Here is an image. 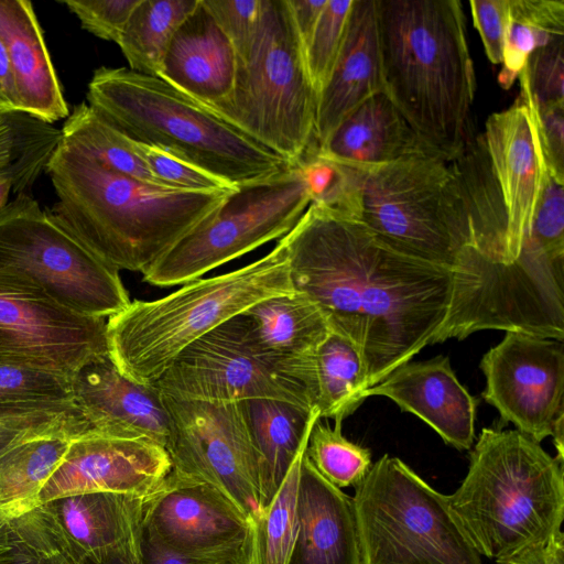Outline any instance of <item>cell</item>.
I'll list each match as a JSON object with an SVG mask.
<instances>
[{
	"mask_svg": "<svg viewBox=\"0 0 564 564\" xmlns=\"http://www.w3.org/2000/svg\"><path fill=\"white\" fill-rule=\"evenodd\" d=\"M280 241L294 291L359 348L369 388L429 345L517 330L482 281L406 254L319 200Z\"/></svg>",
	"mask_w": 564,
	"mask_h": 564,
	"instance_id": "1",
	"label": "cell"
},
{
	"mask_svg": "<svg viewBox=\"0 0 564 564\" xmlns=\"http://www.w3.org/2000/svg\"><path fill=\"white\" fill-rule=\"evenodd\" d=\"M327 164L330 180L314 200L347 214L406 254L482 281L520 326L523 271L494 264L477 251L451 162L420 153L372 167Z\"/></svg>",
	"mask_w": 564,
	"mask_h": 564,
	"instance_id": "2",
	"label": "cell"
},
{
	"mask_svg": "<svg viewBox=\"0 0 564 564\" xmlns=\"http://www.w3.org/2000/svg\"><path fill=\"white\" fill-rule=\"evenodd\" d=\"M45 172L57 196L48 209L53 217L106 263L139 272L234 191L197 193L147 184L106 167L62 139Z\"/></svg>",
	"mask_w": 564,
	"mask_h": 564,
	"instance_id": "3",
	"label": "cell"
},
{
	"mask_svg": "<svg viewBox=\"0 0 564 564\" xmlns=\"http://www.w3.org/2000/svg\"><path fill=\"white\" fill-rule=\"evenodd\" d=\"M384 93L422 141L451 162L464 148L476 80L457 0H378Z\"/></svg>",
	"mask_w": 564,
	"mask_h": 564,
	"instance_id": "4",
	"label": "cell"
},
{
	"mask_svg": "<svg viewBox=\"0 0 564 564\" xmlns=\"http://www.w3.org/2000/svg\"><path fill=\"white\" fill-rule=\"evenodd\" d=\"M448 508L479 555L511 556L561 531L563 463L518 430L484 427Z\"/></svg>",
	"mask_w": 564,
	"mask_h": 564,
	"instance_id": "5",
	"label": "cell"
},
{
	"mask_svg": "<svg viewBox=\"0 0 564 564\" xmlns=\"http://www.w3.org/2000/svg\"><path fill=\"white\" fill-rule=\"evenodd\" d=\"M86 97L90 108L131 140L169 150L232 187L292 166L160 77L101 66Z\"/></svg>",
	"mask_w": 564,
	"mask_h": 564,
	"instance_id": "6",
	"label": "cell"
},
{
	"mask_svg": "<svg viewBox=\"0 0 564 564\" xmlns=\"http://www.w3.org/2000/svg\"><path fill=\"white\" fill-rule=\"evenodd\" d=\"M294 292L281 241L257 261L185 283L153 301H131L107 319L108 354L119 371L153 383L188 345L254 303Z\"/></svg>",
	"mask_w": 564,
	"mask_h": 564,
	"instance_id": "7",
	"label": "cell"
},
{
	"mask_svg": "<svg viewBox=\"0 0 564 564\" xmlns=\"http://www.w3.org/2000/svg\"><path fill=\"white\" fill-rule=\"evenodd\" d=\"M477 251L494 264L521 267L557 295L563 292L520 259L540 194L544 164L529 108L519 98L490 115L451 161Z\"/></svg>",
	"mask_w": 564,
	"mask_h": 564,
	"instance_id": "8",
	"label": "cell"
},
{
	"mask_svg": "<svg viewBox=\"0 0 564 564\" xmlns=\"http://www.w3.org/2000/svg\"><path fill=\"white\" fill-rule=\"evenodd\" d=\"M317 94L286 0H263L252 45L229 97L207 108L290 165L306 161Z\"/></svg>",
	"mask_w": 564,
	"mask_h": 564,
	"instance_id": "9",
	"label": "cell"
},
{
	"mask_svg": "<svg viewBox=\"0 0 564 564\" xmlns=\"http://www.w3.org/2000/svg\"><path fill=\"white\" fill-rule=\"evenodd\" d=\"M364 564H481L448 508L398 457L371 465L352 497Z\"/></svg>",
	"mask_w": 564,
	"mask_h": 564,
	"instance_id": "10",
	"label": "cell"
},
{
	"mask_svg": "<svg viewBox=\"0 0 564 564\" xmlns=\"http://www.w3.org/2000/svg\"><path fill=\"white\" fill-rule=\"evenodd\" d=\"M315 197L307 162L239 186L144 270L143 281L172 286L200 279L208 271L285 236Z\"/></svg>",
	"mask_w": 564,
	"mask_h": 564,
	"instance_id": "11",
	"label": "cell"
},
{
	"mask_svg": "<svg viewBox=\"0 0 564 564\" xmlns=\"http://www.w3.org/2000/svg\"><path fill=\"white\" fill-rule=\"evenodd\" d=\"M0 271L18 273L61 305L109 318L129 304L119 270L42 209L29 193L0 208Z\"/></svg>",
	"mask_w": 564,
	"mask_h": 564,
	"instance_id": "12",
	"label": "cell"
},
{
	"mask_svg": "<svg viewBox=\"0 0 564 564\" xmlns=\"http://www.w3.org/2000/svg\"><path fill=\"white\" fill-rule=\"evenodd\" d=\"M163 397L171 419L165 449L172 473L215 488L252 525L263 512L260 463L241 402Z\"/></svg>",
	"mask_w": 564,
	"mask_h": 564,
	"instance_id": "13",
	"label": "cell"
},
{
	"mask_svg": "<svg viewBox=\"0 0 564 564\" xmlns=\"http://www.w3.org/2000/svg\"><path fill=\"white\" fill-rule=\"evenodd\" d=\"M107 354V318L78 314L29 279L0 271V364L72 379Z\"/></svg>",
	"mask_w": 564,
	"mask_h": 564,
	"instance_id": "14",
	"label": "cell"
},
{
	"mask_svg": "<svg viewBox=\"0 0 564 564\" xmlns=\"http://www.w3.org/2000/svg\"><path fill=\"white\" fill-rule=\"evenodd\" d=\"M153 384L163 394L183 400L276 399L315 406L306 386L253 352L228 322L182 350Z\"/></svg>",
	"mask_w": 564,
	"mask_h": 564,
	"instance_id": "15",
	"label": "cell"
},
{
	"mask_svg": "<svg viewBox=\"0 0 564 564\" xmlns=\"http://www.w3.org/2000/svg\"><path fill=\"white\" fill-rule=\"evenodd\" d=\"M482 398L506 423L540 443L564 416V345L527 332L507 330L481 358Z\"/></svg>",
	"mask_w": 564,
	"mask_h": 564,
	"instance_id": "16",
	"label": "cell"
},
{
	"mask_svg": "<svg viewBox=\"0 0 564 564\" xmlns=\"http://www.w3.org/2000/svg\"><path fill=\"white\" fill-rule=\"evenodd\" d=\"M144 532L183 557L250 563L251 523L218 490L172 470L149 506Z\"/></svg>",
	"mask_w": 564,
	"mask_h": 564,
	"instance_id": "17",
	"label": "cell"
},
{
	"mask_svg": "<svg viewBox=\"0 0 564 564\" xmlns=\"http://www.w3.org/2000/svg\"><path fill=\"white\" fill-rule=\"evenodd\" d=\"M171 470L166 449L151 440L87 433L69 442L40 492V503L89 492L152 495Z\"/></svg>",
	"mask_w": 564,
	"mask_h": 564,
	"instance_id": "18",
	"label": "cell"
},
{
	"mask_svg": "<svg viewBox=\"0 0 564 564\" xmlns=\"http://www.w3.org/2000/svg\"><path fill=\"white\" fill-rule=\"evenodd\" d=\"M73 402L90 433L148 438L165 448L171 419L163 393L153 383L122 375L109 354L84 365L72 378Z\"/></svg>",
	"mask_w": 564,
	"mask_h": 564,
	"instance_id": "19",
	"label": "cell"
},
{
	"mask_svg": "<svg viewBox=\"0 0 564 564\" xmlns=\"http://www.w3.org/2000/svg\"><path fill=\"white\" fill-rule=\"evenodd\" d=\"M227 322L247 347L302 382L315 398V354L330 327L313 301L296 291L274 295Z\"/></svg>",
	"mask_w": 564,
	"mask_h": 564,
	"instance_id": "20",
	"label": "cell"
},
{
	"mask_svg": "<svg viewBox=\"0 0 564 564\" xmlns=\"http://www.w3.org/2000/svg\"><path fill=\"white\" fill-rule=\"evenodd\" d=\"M156 492H89L42 506L93 564H141L147 512Z\"/></svg>",
	"mask_w": 564,
	"mask_h": 564,
	"instance_id": "21",
	"label": "cell"
},
{
	"mask_svg": "<svg viewBox=\"0 0 564 564\" xmlns=\"http://www.w3.org/2000/svg\"><path fill=\"white\" fill-rule=\"evenodd\" d=\"M372 395L392 400L459 451L474 444L477 399L458 381L448 357L409 361L395 368L365 391L366 399Z\"/></svg>",
	"mask_w": 564,
	"mask_h": 564,
	"instance_id": "22",
	"label": "cell"
},
{
	"mask_svg": "<svg viewBox=\"0 0 564 564\" xmlns=\"http://www.w3.org/2000/svg\"><path fill=\"white\" fill-rule=\"evenodd\" d=\"M380 91H384V84L378 0H354L344 45L317 97L314 128L317 147L348 113Z\"/></svg>",
	"mask_w": 564,
	"mask_h": 564,
	"instance_id": "23",
	"label": "cell"
},
{
	"mask_svg": "<svg viewBox=\"0 0 564 564\" xmlns=\"http://www.w3.org/2000/svg\"><path fill=\"white\" fill-rule=\"evenodd\" d=\"M237 66L231 42L199 0L172 37L158 77L213 108L231 94Z\"/></svg>",
	"mask_w": 564,
	"mask_h": 564,
	"instance_id": "24",
	"label": "cell"
},
{
	"mask_svg": "<svg viewBox=\"0 0 564 564\" xmlns=\"http://www.w3.org/2000/svg\"><path fill=\"white\" fill-rule=\"evenodd\" d=\"M289 564H364L352 497L328 482L305 453Z\"/></svg>",
	"mask_w": 564,
	"mask_h": 564,
	"instance_id": "25",
	"label": "cell"
},
{
	"mask_svg": "<svg viewBox=\"0 0 564 564\" xmlns=\"http://www.w3.org/2000/svg\"><path fill=\"white\" fill-rule=\"evenodd\" d=\"M420 153L432 152L380 91L348 113L307 160L372 167Z\"/></svg>",
	"mask_w": 564,
	"mask_h": 564,
	"instance_id": "26",
	"label": "cell"
},
{
	"mask_svg": "<svg viewBox=\"0 0 564 564\" xmlns=\"http://www.w3.org/2000/svg\"><path fill=\"white\" fill-rule=\"evenodd\" d=\"M0 40L21 112L51 124L67 118L68 105L30 1L0 0Z\"/></svg>",
	"mask_w": 564,
	"mask_h": 564,
	"instance_id": "27",
	"label": "cell"
},
{
	"mask_svg": "<svg viewBox=\"0 0 564 564\" xmlns=\"http://www.w3.org/2000/svg\"><path fill=\"white\" fill-rule=\"evenodd\" d=\"M260 463V496L264 509L280 488L296 455L308 443L321 419L316 406L276 399L241 402Z\"/></svg>",
	"mask_w": 564,
	"mask_h": 564,
	"instance_id": "28",
	"label": "cell"
},
{
	"mask_svg": "<svg viewBox=\"0 0 564 564\" xmlns=\"http://www.w3.org/2000/svg\"><path fill=\"white\" fill-rule=\"evenodd\" d=\"M314 381L319 417L341 424L366 400L365 391L369 388L359 348L330 329L315 354Z\"/></svg>",
	"mask_w": 564,
	"mask_h": 564,
	"instance_id": "29",
	"label": "cell"
},
{
	"mask_svg": "<svg viewBox=\"0 0 564 564\" xmlns=\"http://www.w3.org/2000/svg\"><path fill=\"white\" fill-rule=\"evenodd\" d=\"M70 440L41 436L0 456V517L14 518L39 506L40 492L59 465Z\"/></svg>",
	"mask_w": 564,
	"mask_h": 564,
	"instance_id": "30",
	"label": "cell"
},
{
	"mask_svg": "<svg viewBox=\"0 0 564 564\" xmlns=\"http://www.w3.org/2000/svg\"><path fill=\"white\" fill-rule=\"evenodd\" d=\"M0 564H93L44 507L0 517Z\"/></svg>",
	"mask_w": 564,
	"mask_h": 564,
	"instance_id": "31",
	"label": "cell"
},
{
	"mask_svg": "<svg viewBox=\"0 0 564 564\" xmlns=\"http://www.w3.org/2000/svg\"><path fill=\"white\" fill-rule=\"evenodd\" d=\"M199 0H140L117 42L129 69L159 76L172 37Z\"/></svg>",
	"mask_w": 564,
	"mask_h": 564,
	"instance_id": "32",
	"label": "cell"
},
{
	"mask_svg": "<svg viewBox=\"0 0 564 564\" xmlns=\"http://www.w3.org/2000/svg\"><path fill=\"white\" fill-rule=\"evenodd\" d=\"M62 141L90 155L106 167L159 187H166L150 171L133 140L101 118L87 102L74 106L66 118Z\"/></svg>",
	"mask_w": 564,
	"mask_h": 564,
	"instance_id": "33",
	"label": "cell"
},
{
	"mask_svg": "<svg viewBox=\"0 0 564 564\" xmlns=\"http://www.w3.org/2000/svg\"><path fill=\"white\" fill-rule=\"evenodd\" d=\"M560 39H564L563 0H510L500 85L508 89L533 51Z\"/></svg>",
	"mask_w": 564,
	"mask_h": 564,
	"instance_id": "34",
	"label": "cell"
},
{
	"mask_svg": "<svg viewBox=\"0 0 564 564\" xmlns=\"http://www.w3.org/2000/svg\"><path fill=\"white\" fill-rule=\"evenodd\" d=\"M296 455L276 494L251 525L250 564H289L297 532V495L301 463Z\"/></svg>",
	"mask_w": 564,
	"mask_h": 564,
	"instance_id": "35",
	"label": "cell"
},
{
	"mask_svg": "<svg viewBox=\"0 0 564 564\" xmlns=\"http://www.w3.org/2000/svg\"><path fill=\"white\" fill-rule=\"evenodd\" d=\"M305 454L315 469L339 489L355 487L372 465L370 449L348 441L341 434V424L332 429L319 420L311 431Z\"/></svg>",
	"mask_w": 564,
	"mask_h": 564,
	"instance_id": "36",
	"label": "cell"
},
{
	"mask_svg": "<svg viewBox=\"0 0 564 564\" xmlns=\"http://www.w3.org/2000/svg\"><path fill=\"white\" fill-rule=\"evenodd\" d=\"M525 249L549 262L564 264V181L545 166Z\"/></svg>",
	"mask_w": 564,
	"mask_h": 564,
	"instance_id": "37",
	"label": "cell"
},
{
	"mask_svg": "<svg viewBox=\"0 0 564 564\" xmlns=\"http://www.w3.org/2000/svg\"><path fill=\"white\" fill-rule=\"evenodd\" d=\"M352 1L327 0L304 50L308 75L317 97L327 84L344 45Z\"/></svg>",
	"mask_w": 564,
	"mask_h": 564,
	"instance_id": "38",
	"label": "cell"
},
{
	"mask_svg": "<svg viewBox=\"0 0 564 564\" xmlns=\"http://www.w3.org/2000/svg\"><path fill=\"white\" fill-rule=\"evenodd\" d=\"M61 139V130L47 123L36 131L0 140V176H14L26 192L45 171Z\"/></svg>",
	"mask_w": 564,
	"mask_h": 564,
	"instance_id": "39",
	"label": "cell"
},
{
	"mask_svg": "<svg viewBox=\"0 0 564 564\" xmlns=\"http://www.w3.org/2000/svg\"><path fill=\"white\" fill-rule=\"evenodd\" d=\"M564 39L533 51L519 74L521 95L536 108L564 105Z\"/></svg>",
	"mask_w": 564,
	"mask_h": 564,
	"instance_id": "40",
	"label": "cell"
},
{
	"mask_svg": "<svg viewBox=\"0 0 564 564\" xmlns=\"http://www.w3.org/2000/svg\"><path fill=\"white\" fill-rule=\"evenodd\" d=\"M72 379L48 371L0 364V403L70 402Z\"/></svg>",
	"mask_w": 564,
	"mask_h": 564,
	"instance_id": "41",
	"label": "cell"
},
{
	"mask_svg": "<svg viewBox=\"0 0 564 564\" xmlns=\"http://www.w3.org/2000/svg\"><path fill=\"white\" fill-rule=\"evenodd\" d=\"M90 432L76 404L41 415L0 420V456L13 446L41 436L74 440Z\"/></svg>",
	"mask_w": 564,
	"mask_h": 564,
	"instance_id": "42",
	"label": "cell"
},
{
	"mask_svg": "<svg viewBox=\"0 0 564 564\" xmlns=\"http://www.w3.org/2000/svg\"><path fill=\"white\" fill-rule=\"evenodd\" d=\"M134 143L152 174L169 188L197 193L237 188L169 150L135 141Z\"/></svg>",
	"mask_w": 564,
	"mask_h": 564,
	"instance_id": "43",
	"label": "cell"
},
{
	"mask_svg": "<svg viewBox=\"0 0 564 564\" xmlns=\"http://www.w3.org/2000/svg\"><path fill=\"white\" fill-rule=\"evenodd\" d=\"M243 59L259 28L263 0H202Z\"/></svg>",
	"mask_w": 564,
	"mask_h": 564,
	"instance_id": "44",
	"label": "cell"
},
{
	"mask_svg": "<svg viewBox=\"0 0 564 564\" xmlns=\"http://www.w3.org/2000/svg\"><path fill=\"white\" fill-rule=\"evenodd\" d=\"M140 0H63L84 30L95 36L118 42L133 9Z\"/></svg>",
	"mask_w": 564,
	"mask_h": 564,
	"instance_id": "45",
	"label": "cell"
},
{
	"mask_svg": "<svg viewBox=\"0 0 564 564\" xmlns=\"http://www.w3.org/2000/svg\"><path fill=\"white\" fill-rule=\"evenodd\" d=\"M520 97L529 108L545 169L564 181V105L536 108Z\"/></svg>",
	"mask_w": 564,
	"mask_h": 564,
	"instance_id": "46",
	"label": "cell"
},
{
	"mask_svg": "<svg viewBox=\"0 0 564 564\" xmlns=\"http://www.w3.org/2000/svg\"><path fill=\"white\" fill-rule=\"evenodd\" d=\"M473 21L488 59L502 64L510 20V0H471Z\"/></svg>",
	"mask_w": 564,
	"mask_h": 564,
	"instance_id": "47",
	"label": "cell"
},
{
	"mask_svg": "<svg viewBox=\"0 0 564 564\" xmlns=\"http://www.w3.org/2000/svg\"><path fill=\"white\" fill-rule=\"evenodd\" d=\"M497 564H564V533L558 531L546 542L528 546L496 561Z\"/></svg>",
	"mask_w": 564,
	"mask_h": 564,
	"instance_id": "48",
	"label": "cell"
},
{
	"mask_svg": "<svg viewBox=\"0 0 564 564\" xmlns=\"http://www.w3.org/2000/svg\"><path fill=\"white\" fill-rule=\"evenodd\" d=\"M295 29L303 45L307 46L327 0H286Z\"/></svg>",
	"mask_w": 564,
	"mask_h": 564,
	"instance_id": "49",
	"label": "cell"
},
{
	"mask_svg": "<svg viewBox=\"0 0 564 564\" xmlns=\"http://www.w3.org/2000/svg\"><path fill=\"white\" fill-rule=\"evenodd\" d=\"M141 564H250L249 562L200 561L177 555L144 532Z\"/></svg>",
	"mask_w": 564,
	"mask_h": 564,
	"instance_id": "50",
	"label": "cell"
},
{
	"mask_svg": "<svg viewBox=\"0 0 564 564\" xmlns=\"http://www.w3.org/2000/svg\"><path fill=\"white\" fill-rule=\"evenodd\" d=\"M0 111L18 112L20 105L7 50L0 40Z\"/></svg>",
	"mask_w": 564,
	"mask_h": 564,
	"instance_id": "51",
	"label": "cell"
},
{
	"mask_svg": "<svg viewBox=\"0 0 564 564\" xmlns=\"http://www.w3.org/2000/svg\"><path fill=\"white\" fill-rule=\"evenodd\" d=\"M47 122L24 112H0V140L20 137L42 128Z\"/></svg>",
	"mask_w": 564,
	"mask_h": 564,
	"instance_id": "52",
	"label": "cell"
},
{
	"mask_svg": "<svg viewBox=\"0 0 564 564\" xmlns=\"http://www.w3.org/2000/svg\"><path fill=\"white\" fill-rule=\"evenodd\" d=\"M26 193L21 183L12 175L0 176V208L8 204L10 192Z\"/></svg>",
	"mask_w": 564,
	"mask_h": 564,
	"instance_id": "53",
	"label": "cell"
},
{
	"mask_svg": "<svg viewBox=\"0 0 564 564\" xmlns=\"http://www.w3.org/2000/svg\"><path fill=\"white\" fill-rule=\"evenodd\" d=\"M564 416L560 417L553 429L552 437L557 451L555 456L560 462L564 463Z\"/></svg>",
	"mask_w": 564,
	"mask_h": 564,
	"instance_id": "54",
	"label": "cell"
}]
</instances>
